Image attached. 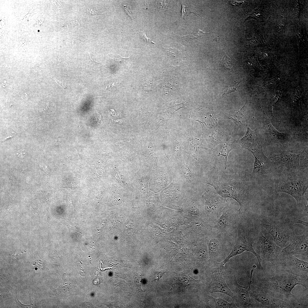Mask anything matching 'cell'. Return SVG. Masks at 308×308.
Here are the masks:
<instances>
[{
    "instance_id": "obj_1",
    "label": "cell",
    "mask_w": 308,
    "mask_h": 308,
    "mask_svg": "<svg viewBox=\"0 0 308 308\" xmlns=\"http://www.w3.org/2000/svg\"><path fill=\"white\" fill-rule=\"evenodd\" d=\"M275 191L288 194L296 200L298 208L306 205L304 195L308 188V170L301 169L294 172L276 175Z\"/></svg>"
},
{
    "instance_id": "obj_2",
    "label": "cell",
    "mask_w": 308,
    "mask_h": 308,
    "mask_svg": "<svg viewBox=\"0 0 308 308\" xmlns=\"http://www.w3.org/2000/svg\"><path fill=\"white\" fill-rule=\"evenodd\" d=\"M297 277L286 272L278 273L264 280V288H266L265 290L270 291L273 296L278 295L282 300L283 298L286 300L294 298L295 296L291 293V291L296 285H301L305 287L304 283Z\"/></svg>"
},
{
    "instance_id": "obj_3",
    "label": "cell",
    "mask_w": 308,
    "mask_h": 308,
    "mask_svg": "<svg viewBox=\"0 0 308 308\" xmlns=\"http://www.w3.org/2000/svg\"><path fill=\"white\" fill-rule=\"evenodd\" d=\"M216 183L213 186L217 193L226 199L227 198H233L239 204V211L242 214L246 209L249 201L248 195L247 191L241 185L238 186L237 184H233L230 182L220 181Z\"/></svg>"
},
{
    "instance_id": "obj_4",
    "label": "cell",
    "mask_w": 308,
    "mask_h": 308,
    "mask_svg": "<svg viewBox=\"0 0 308 308\" xmlns=\"http://www.w3.org/2000/svg\"><path fill=\"white\" fill-rule=\"evenodd\" d=\"M242 215L239 209L227 202L216 224L212 226L217 231L232 234L237 231Z\"/></svg>"
},
{
    "instance_id": "obj_5",
    "label": "cell",
    "mask_w": 308,
    "mask_h": 308,
    "mask_svg": "<svg viewBox=\"0 0 308 308\" xmlns=\"http://www.w3.org/2000/svg\"><path fill=\"white\" fill-rule=\"evenodd\" d=\"M299 158L300 154L288 152L271 155L269 158L271 163L272 172L274 171L277 175L300 170Z\"/></svg>"
},
{
    "instance_id": "obj_6",
    "label": "cell",
    "mask_w": 308,
    "mask_h": 308,
    "mask_svg": "<svg viewBox=\"0 0 308 308\" xmlns=\"http://www.w3.org/2000/svg\"><path fill=\"white\" fill-rule=\"evenodd\" d=\"M237 236L236 244L233 246L230 253L220 264L224 266L231 258L244 252L248 251L252 252L256 257L259 263V269L263 271L265 273L261 264L262 260L254 249L253 240L246 236L240 225L237 228Z\"/></svg>"
},
{
    "instance_id": "obj_7",
    "label": "cell",
    "mask_w": 308,
    "mask_h": 308,
    "mask_svg": "<svg viewBox=\"0 0 308 308\" xmlns=\"http://www.w3.org/2000/svg\"><path fill=\"white\" fill-rule=\"evenodd\" d=\"M286 272L300 277L301 281L307 288L308 263L292 255L280 256L279 260Z\"/></svg>"
},
{
    "instance_id": "obj_8",
    "label": "cell",
    "mask_w": 308,
    "mask_h": 308,
    "mask_svg": "<svg viewBox=\"0 0 308 308\" xmlns=\"http://www.w3.org/2000/svg\"><path fill=\"white\" fill-rule=\"evenodd\" d=\"M258 254L261 259L272 263L277 262L279 260L282 248L276 245L274 242L266 238L260 231L259 238L255 244Z\"/></svg>"
},
{
    "instance_id": "obj_9",
    "label": "cell",
    "mask_w": 308,
    "mask_h": 308,
    "mask_svg": "<svg viewBox=\"0 0 308 308\" xmlns=\"http://www.w3.org/2000/svg\"><path fill=\"white\" fill-rule=\"evenodd\" d=\"M262 145L277 143L279 144L289 143L292 139L290 134L280 132L271 123L270 119L263 115L262 133L261 136Z\"/></svg>"
},
{
    "instance_id": "obj_10",
    "label": "cell",
    "mask_w": 308,
    "mask_h": 308,
    "mask_svg": "<svg viewBox=\"0 0 308 308\" xmlns=\"http://www.w3.org/2000/svg\"><path fill=\"white\" fill-rule=\"evenodd\" d=\"M205 196L206 213L213 226L216 224L228 201L217 193H209Z\"/></svg>"
},
{
    "instance_id": "obj_11",
    "label": "cell",
    "mask_w": 308,
    "mask_h": 308,
    "mask_svg": "<svg viewBox=\"0 0 308 308\" xmlns=\"http://www.w3.org/2000/svg\"><path fill=\"white\" fill-rule=\"evenodd\" d=\"M290 244L282 249L280 256L301 254L307 257L308 240L307 235L303 234L297 236L291 234L289 239Z\"/></svg>"
},
{
    "instance_id": "obj_12",
    "label": "cell",
    "mask_w": 308,
    "mask_h": 308,
    "mask_svg": "<svg viewBox=\"0 0 308 308\" xmlns=\"http://www.w3.org/2000/svg\"><path fill=\"white\" fill-rule=\"evenodd\" d=\"M232 234L218 232L213 229L210 234L208 249L211 257L218 258L223 254Z\"/></svg>"
},
{
    "instance_id": "obj_13",
    "label": "cell",
    "mask_w": 308,
    "mask_h": 308,
    "mask_svg": "<svg viewBox=\"0 0 308 308\" xmlns=\"http://www.w3.org/2000/svg\"><path fill=\"white\" fill-rule=\"evenodd\" d=\"M261 224L272 236L275 244L281 248L289 240L291 234L277 224L264 219L261 220Z\"/></svg>"
},
{
    "instance_id": "obj_14",
    "label": "cell",
    "mask_w": 308,
    "mask_h": 308,
    "mask_svg": "<svg viewBox=\"0 0 308 308\" xmlns=\"http://www.w3.org/2000/svg\"><path fill=\"white\" fill-rule=\"evenodd\" d=\"M255 158L252 176L268 175L272 172L271 163L270 158L264 153L262 147L251 151Z\"/></svg>"
},
{
    "instance_id": "obj_15",
    "label": "cell",
    "mask_w": 308,
    "mask_h": 308,
    "mask_svg": "<svg viewBox=\"0 0 308 308\" xmlns=\"http://www.w3.org/2000/svg\"><path fill=\"white\" fill-rule=\"evenodd\" d=\"M224 266L220 264V266L214 270L212 278L209 284L208 291L210 293L220 292L227 295L236 300V296L227 285L222 276Z\"/></svg>"
},
{
    "instance_id": "obj_16",
    "label": "cell",
    "mask_w": 308,
    "mask_h": 308,
    "mask_svg": "<svg viewBox=\"0 0 308 308\" xmlns=\"http://www.w3.org/2000/svg\"><path fill=\"white\" fill-rule=\"evenodd\" d=\"M250 296L261 305L263 308H280L282 303L281 299L274 297L265 290H249Z\"/></svg>"
},
{
    "instance_id": "obj_17",
    "label": "cell",
    "mask_w": 308,
    "mask_h": 308,
    "mask_svg": "<svg viewBox=\"0 0 308 308\" xmlns=\"http://www.w3.org/2000/svg\"><path fill=\"white\" fill-rule=\"evenodd\" d=\"M241 140L243 147L250 151L262 147L261 137L257 130H252L248 126L247 132Z\"/></svg>"
},
{
    "instance_id": "obj_18",
    "label": "cell",
    "mask_w": 308,
    "mask_h": 308,
    "mask_svg": "<svg viewBox=\"0 0 308 308\" xmlns=\"http://www.w3.org/2000/svg\"><path fill=\"white\" fill-rule=\"evenodd\" d=\"M253 271V270H251L250 283L248 287L242 286L239 285L235 280V289L238 296L236 299L238 297V301L244 307L251 308L256 307L254 305L255 304L254 303V301L252 300L250 297L251 296L249 293V290L251 287V278Z\"/></svg>"
},
{
    "instance_id": "obj_19",
    "label": "cell",
    "mask_w": 308,
    "mask_h": 308,
    "mask_svg": "<svg viewBox=\"0 0 308 308\" xmlns=\"http://www.w3.org/2000/svg\"><path fill=\"white\" fill-rule=\"evenodd\" d=\"M232 141L226 142L223 144L218 151V155L217 156L222 155L224 156L225 158L224 166L225 169L227 168V158L229 152L232 150L236 149L239 148L235 144V141H234V142Z\"/></svg>"
},
{
    "instance_id": "obj_20",
    "label": "cell",
    "mask_w": 308,
    "mask_h": 308,
    "mask_svg": "<svg viewBox=\"0 0 308 308\" xmlns=\"http://www.w3.org/2000/svg\"><path fill=\"white\" fill-rule=\"evenodd\" d=\"M210 302L216 308H237L234 302L229 303L220 298H214L210 296Z\"/></svg>"
},
{
    "instance_id": "obj_21",
    "label": "cell",
    "mask_w": 308,
    "mask_h": 308,
    "mask_svg": "<svg viewBox=\"0 0 308 308\" xmlns=\"http://www.w3.org/2000/svg\"><path fill=\"white\" fill-rule=\"evenodd\" d=\"M244 106L240 110H234L229 114L230 118L238 126L242 125L246 120L244 112Z\"/></svg>"
},
{
    "instance_id": "obj_22",
    "label": "cell",
    "mask_w": 308,
    "mask_h": 308,
    "mask_svg": "<svg viewBox=\"0 0 308 308\" xmlns=\"http://www.w3.org/2000/svg\"><path fill=\"white\" fill-rule=\"evenodd\" d=\"M308 149L306 148L300 154L299 164L300 169L308 170Z\"/></svg>"
},
{
    "instance_id": "obj_23",
    "label": "cell",
    "mask_w": 308,
    "mask_h": 308,
    "mask_svg": "<svg viewBox=\"0 0 308 308\" xmlns=\"http://www.w3.org/2000/svg\"><path fill=\"white\" fill-rule=\"evenodd\" d=\"M232 61L228 55L224 54L220 63V66L226 69L231 70L232 68Z\"/></svg>"
},
{
    "instance_id": "obj_24",
    "label": "cell",
    "mask_w": 308,
    "mask_h": 308,
    "mask_svg": "<svg viewBox=\"0 0 308 308\" xmlns=\"http://www.w3.org/2000/svg\"><path fill=\"white\" fill-rule=\"evenodd\" d=\"M240 82V81H238L230 83L225 88L222 96H224L230 93L235 92Z\"/></svg>"
},
{
    "instance_id": "obj_25",
    "label": "cell",
    "mask_w": 308,
    "mask_h": 308,
    "mask_svg": "<svg viewBox=\"0 0 308 308\" xmlns=\"http://www.w3.org/2000/svg\"><path fill=\"white\" fill-rule=\"evenodd\" d=\"M181 170L184 175L189 181L191 177V172L187 166H183L182 167Z\"/></svg>"
},
{
    "instance_id": "obj_26",
    "label": "cell",
    "mask_w": 308,
    "mask_h": 308,
    "mask_svg": "<svg viewBox=\"0 0 308 308\" xmlns=\"http://www.w3.org/2000/svg\"><path fill=\"white\" fill-rule=\"evenodd\" d=\"M140 38L143 40L144 41L147 43L154 44V43L151 40L148 38L146 34V33L144 31H140L138 33Z\"/></svg>"
},
{
    "instance_id": "obj_27",
    "label": "cell",
    "mask_w": 308,
    "mask_h": 308,
    "mask_svg": "<svg viewBox=\"0 0 308 308\" xmlns=\"http://www.w3.org/2000/svg\"><path fill=\"white\" fill-rule=\"evenodd\" d=\"M90 58L88 59L87 61V68L88 67H90L91 69L93 68L97 65L98 63L94 61L91 57L90 54H89Z\"/></svg>"
},
{
    "instance_id": "obj_28",
    "label": "cell",
    "mask_w": 308,
    "mask_h": 308,
    "mask_svg": "<svg viewBox=\"0 0 308 308\" xmlns=\"http://www.w3.org/2000/svg\"><path fill=\"white\" fill-rule=\"evenodd\" d=\"M291 221L293 223H298L302 224L306 226H308V223L307 222L303 221L295 217L291 219Z\"/></svg>"
},
{
    "instance_id": "obj_29",
    "label": "cell",
    "mask_w": 308,
    "mask_h": 308,
    "mask_svg": "<svg viewBox=\"0 0 308 308\" xmlns=\"http://www.w3.org/2000/svg\"><path fill=\"white\" fill-rule=\"evenodd\" d=\"M43 21L42 19H38L37 20L34 24L36 27H43Z\"/></svg>"
},
{
    "instance_id": "obj_30",
    "label": "cell",
    "mask_w": 308,
    "mask_h": 308,
    "mask_svg": "<svg viewBox=\"0 0 308 308\" xmlns=\"http://www.w3.org/2000/svg\"><path fill=\"white\" fill-rule=\"evenodd\" d=\"M87 12L88 14L91 15H98V12L96 10H92L91 9H87Z\"/></svg>"
},
{
    "instance_id": "obj_31",
    "label": "cell",
    "mask_w": 308,
    "mask_h": 308,
    "mask_svg": "<svg viewBox=\"0 0 308 308\" xmlns=\"http://www.w3.org/2000/svg\"><path fill=\"white\" fill-rule=\"evenodd\" d=\"M124 9L126 13L129 15V16L132 18L133 20L134 19L135 16L134 15V13H133L132 12H131L130 11L128 7H127L126 6H124Z\"/></svg>"
},
{
    "instance_id": "obj_32",
    "label": "cell",
    "mask_w": 308,
    "mask_h": 308,
    "mask_svg": "<svg viewBox=\"0 0 308 308\" xmlns=\"http://www.w3.org/2000/svg\"><path fill=\"white\" fill-rule=\"evenodd\" d=\"M41 263H40L39 264H38L39 263H35V265L33 264V266L35 267L33 268L36 270L38 271H40L41 269H42V264H40Z\"/></svg>"
},
{
    "instance_id": "obj_33",
    "label": "cell",
    "mask_w": 308,
    "mask_h": 308,
    "mask_svg": "<svg viewBox=\"0 0 308 308\" xmlns=\"http://www.w3.org/2000/svg\"><path fill=\"white\" fill-rule=\"evenodd\" d=\"M165 273V272L163 271L159 272L157 274L155 280L157 281H158L159 279Z\"/></svg>"
},
{
    "instance_id": "obj_34",
    "label": "cell",
    "mask_w": 308,
    "mask_h": 308,
    "mask_svg": "<svg viewBox=\"0 0 308 308\" xmlns=\"http://www.w3.org/2000/svg\"><path fill=\"white\" fill-rule=\"evenodd\" d=\"M54 80H55V82H56V83L59 86H61V87H62V88H65V86H64L63 82H62L60 81L59 80H57L55 78H54Z\"/></svg>"
},
{
    "instance_id": "obj_35",
    "label": "cell",
    "mask_w": 308,
    "mask_h": 308,
    "mask_svg": "<svg viewBox=\"0 0 308 308\" xmlns=\"http://www.w3.org/2000/svg\"><path fill=\"white\" fill-rule=\"evenodd\" d=\"M95 117L96 118L97 120L98 121V120H99L100 119V117L98 116V114H97L96 115L95 114Z\"/></svg>"
}]
</instances>
